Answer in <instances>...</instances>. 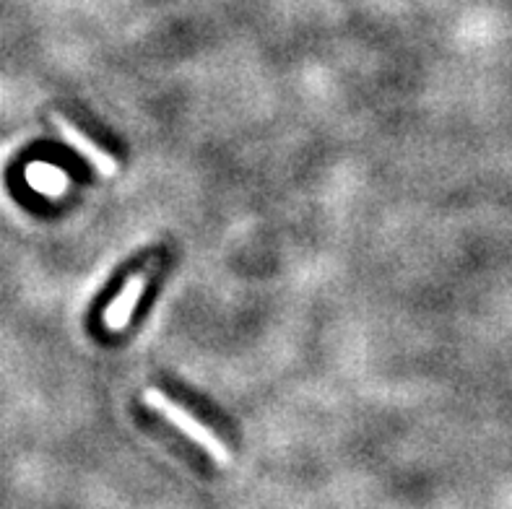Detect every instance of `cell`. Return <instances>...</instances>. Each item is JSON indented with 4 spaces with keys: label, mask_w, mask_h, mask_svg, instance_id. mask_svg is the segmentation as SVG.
Segmentation results:
<instances>
[{
    "label": "cell",
    "mask_w": 512,
    "mask_h": 509,
    "mask_svg": "<svg viewBox=\"0 0 512 509\" xmlns=\"http://www.w3.org/2000/svg\"><path fill=\"white\" fill-rule=\"evenodd\" d=\"M52 123H55V128H58L60 138H63V141L68 143L71 149H76L78 154L84 156L86 162H89L91 167L97 169V172L102 174V177H115V174H117V162H115V159H112L110 154H107V151L99 149L97 143L91 141V138L86 136V133H81V130H78L76 125L68 123V120H65L63 115H52Z\"/></svg>",
    "instance_id": "cell-2"
},
{
    "label": "cell",
    "mask_w": 512,
    "mask_h": 509,
    "mask_svg": "<svg viewBox=\"0 0 512 509\" xmlns=\"http://www.w3.org/2000/svg\"><path fill=\"white\" fill-rule=\"evenodd\" d=\"M143 289H146V276L136 273V276L128 278V284L123 286V291L112 299V304L104 312V325L112 330V333H120L130 325V317L136 312L138 302L143 297Z\"/></svg>",
    "instance_id": "cell-3"
},
{
    "label": "cell",
    "mask_w": 512,
    "mask_h": 509,
    "mask_svg": "<svg viewBox=\"0 0 512 509\" xmlns=\"http://www.w3.org/2000/svg\"><path fill=\"white\" fill-rule=\"evenodd\" d=\"M143 400H146V403H149V408H154L159 416H164L169 424L177 426V429H180L185 437L193 439L195 445L203 447V450H206L208 455L216 460V463L219 465L232 463V450H229V447L224 445V442H221V439L216 437V434L211 432L208 426H203L201 421L195 419V416H190L185 408L177 406L175 400H169L167 395L159 393V390H154V387L143 393Z\"/></svg>",
    "instance_id": "cell-1"
}]
</instances>
